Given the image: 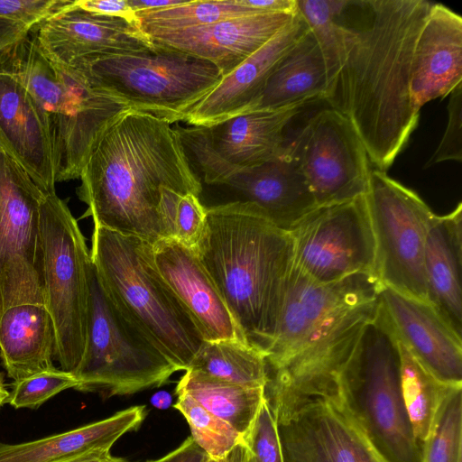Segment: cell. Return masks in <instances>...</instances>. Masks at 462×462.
Segmentation results:
<instances>
[{"label": "cell", "mask_w": 462, "mask_h": 462, "mask_svg": "<svg viewBox=\"0 0 462 462\" xmlns=\"http://www.w3.org/2000/svg\"><path fill=\"white\" fill-rule=\"evenodd\" d=\"M432 5L426 0L360 1V22L349 24L344 13L339 19L324 101L351 122L380 171L390 168L419 122L411 65Z\"/></svg>", "instance_id": "1"}, {"label": "cell", "mask_w": 462, "mask_h": 462, "mask_svg": "<svg viewBox=\"0 0 462 462\" xmlns=\"http://www.w3.org/2000/svg\"><path fill=\"white\" fill-rule=\"evenodd\" d=\"M83 217L94 226L150 244L166 239L162 189L199 196L202 186L172 124L124 108L97 133L80 172Z\"/></svg>", "instance_id": "2"}, {"label": "cell", "mask_w": 462, "mask_h": 462, "mask_svg": "<svg viewBox=\"0 0 462 462\" xmlns=\"http://www.w3.org/2000/svg\"><path fill=\"white\" fill-rule=\"evenodd\" d=\"M245 341L266 356L278 329L293 265L291 237L254 204L207 208L194 248Z\"/></svg>", "instance_id": "3"}, {"label": "cell", "mask_w": 462, "mask_h": 462, "mask_svg": "<svg viewBox=\"0 0 462 462\" xmlns=\"http://www.w3.org/2000/svg\"><path fill=\"white\" fill-rule=\"evenodd\" d=\"M151 245L94 226L89 253L99 282L116 309L179 371H186L205 340L156 271Z\"/></svg>", "instance_id": "4"}, {"label": "cell", "mask_w": 462, "mask_h": 462, "mask_svg": "<svg viewBox=\"0 0 462 462\" xmlns=\"http://www.w3.org/2000/svg\"><path fill=\"white\" fill-rule=\"evenodd\" d=\"M0 64L25 85L47 117L56 182L78 179L97 133L123 110L69 66L51 61L30 32L0 53Z\"/></svg>", "instance_id": "5"}, {"label": "cell", "mask_w": 462, "mask_h": 462, "mask_svg": "<svg viewBox=\"0 0 462 462\" xmlns=\"http://www.w3.org/2000/svg\"><path fill=\"white\" fill-rule=\"evenodd\" d=\"M67 66L93 91L171 124L181 121L223 78L207 60L161 47L88 57Z\"/></svg>", "instance_id": "6"}, {"label": "cell", "mask_w": 462, "mask_h": 462, "mask_svg": "<svg viewBox=\"0 0 462 462\" xmlns=\"http://www.w3.org/2000/svg\"><path fill=\"white\" fill-rule=\"evenodd\" d=\"M339 395L384 462H421L401 388L396 338L377 305L341 373Z\"/></svg>", "instance_id": "7"}, {"label": "cell", "mask_w": 462, "mask_h": 462, "mask_svg": "<svg viewBox=\"0 0 462 462\" xmlns=\"http://www.w3.org/2000/svg\"><path fill=\"white\" fill-rule=\"evenodd\" d=\"M177 371L116 309L91 261L86 347L71 373L75 389L104 397L129 395L162 385Z\"/></svg>", "instance_id": "8"}, {"label": "cell", "mask_w": 462, "mask_h": 462, "mask_svg": "<svg viewBox=\"0 0 462 462\" xmlns=\"http://www.w3.org/2000/svg\"><path fill=\"white\" fill-rule=\"evenodd\" d=\"M40 223L44 306L55 327V360L61 370L72 373L86 347L90 253L78 221L56 192L42 199Z\"/></svg>", "instance_id": "9"}, {"label": "cell", "mask_w": 462, "mask_h": 462, "mask_svg": "<svg viewBox=\"0 0 462 462\" xmlns=\"http://www.w3.org/2000/svg\"><path fill=\"white\" fill-rule=\"evenodd\" d=\"M377 305L378 296L339 310L289 356L267 365L265 398L278 423L313 400L339 395L341 373Z\"/></svg>", "instance_id": "10"}, {"label": "cell", "mask_w": 462, "mask_h": 462, "mask_svg": "<svg viewBox=\"0 0 462 462\" xmlns=\"http://www.w3.org/2000/svg\"><path fill=\"white\" fill-rule=\"evenodd\" d=\"M365 200L375 241L374 276L387 286L429 301L425 244L435 213L412 189L371 169Z\"/></svg>", "instance_id": "11"}, {"label": "cell", "mask_w": 462, "mask_h": 462, "mask_svg": "<svg viewBox=\"0 0 462 462\" xmlns=\"http://www.w3.org/2000/svg\"><path fill=\"white\" fill-rule=\"evenodd\" d=\"M45 195L0 149V318L16 305L44 304L40 206Z\"/></svg>", "instance_id": "12"}, {"label": "cell", "mask_w": 462, "mask_h": 462, "mask_svg": "<svg viewBox=\"0 0 462 462\" xmlns=\"http://www.w3.org/2000/svg\"><path fill=\"white\" fill-rule=\"evenodd\" d=\"M294 265L311 280L374 275L375 241L365 195L316 207L290 231Z\"/></svg>", "instance_id": "13"}, {"label": "cell", "mask_w": 462, "mask_h": 462, "mask_svg": "<svg viewBox=\"0 0 462 462\" xmlns=\"http://www.w3.org/2000/svg\"><path fill=\"white\" fill-rule=\"evenodd\" d=\"M284 150L305 178L317 207L365 196L370 161L351 122L333 108L314 114Z\"/></svg>", "instance_id": "14"}, {"label": "cell", "mask_w": 462, "mask_h": 462, "mask_svg": "<svg viewBox=\"0 0 462 462\" xmlns=\"http://www.w3.org/2000/svg\"><path fill=\"white\" fill-rule=\"evenodd\" d=\"M278 429L283 462H384L340 395L306 403Z\"/></svg>", "instance_id": "15"}, {"label": "cell", "mask_w": 462, "mask_h": 462, "mask_svg": "<svg viewBox=\"0 0 462 462\" xmlns=\"http://www.w3.org/2000/svg\"><path fill=\"white\" fill-rule=\"evenodd\" d=\"M381 284L373 274H356L329 282H317L293 263L280 322L265 361L273 365L294 351L328 317L339 310L377 298Z\"/></svg>", "instance_id": "16"}, {"label": "cell", "mask_w": 462, "mask_h": 462, "mask_svg": "<svg viewBox=\"0 0 462 462\" xmlns=\"http://www.w3.org/2000/svg\"><path fill=\"white\" fill-rule=\"evenodd\" d=\"M378 304L390 329L437 380L462 385V336L428 301L381 286Z\"/></svg>", "instance_id": "17"}, {"label": "cell", "mask_w": 462, "mask_h": 462, "mask_svg": "<svg viewBox=\"0 0 462 462\" xmlns=\"http://www.w3.org/2000/svg\"><path fill=\"white\" fill-rule=\"evenodd\" d=\"M52 62H71L98 55L152 51L156 47L139 24L71 5L31 31Z\"/></svg>", "instance_id": "18"}, {"label": "cell", "mask_w": 462, "mask_h": 462, "mask_svg": "<svg viewBox=\"0 0 462 462\" xmlns=\"http://www.w3.org/2000/svg\"><path fill=\"white\" fill-rule=\"evenodd\" d=\"M309 30L298 10L292 20L183 115L188 125L211 127L257 108L277 65Z\"/></svg>", "instance_id": "19"}, {"label": "cell", "mask_w": 462, "mask_h": 462, "mask_svg": "<svg viewBox=\"0 0 462 462\" xmlns=\"http://www.w3.org/2000/svg\"><path fill=\"white\" fill-rule=\"evenodd\" d=\"M151 258L160 276L189 313L205 342H246L194 249L173 239H162L151 245Z\"/></svg>", "instance_id": "20"}, {"label": "cell", "mask_w": 462, "mask_h": 462, "mask_svg": "<svg viewBox=\"0 0 462 462\" xmlns=\"http://www.w3.org/2000/svg\"><path fill=\"white\" fill-rule=\"evenodd\" d=\"M0 149L45 193L55 192L53 146L43 111L23 81L0 64Z\"/></svg>", "instance_id": "21"}, {"label": "cell", "mask_w": 462, "mask_h": 462, "mask_svg": "<svg viewBox=\"0 0 462 462\" xmlns=\"http://www.w3.org/2000/svg\"><path fill=\"white\" fill-rule=\"evenodd\" d=\"M296 13L247 15L148 36L156 47L210 62L224 77L287 25Z\"/></svg>", "instance_id": "22"}, {"label": "cell", "mask_w": 462, "mask_h": 462, "mask_svg": "<svg viewBox=\"0 0 462 462\" xmlns=\"http://www.w3.org/2000/svg\"><path fill=\"white\" fill-rule=\"evenodd\" d=\"M462 83V18L448 7L433 3L417 38L410 91L415 107L445 97Z\"/></svg>", "instance_id": "23"}, {"label": "cell", "mask_w": 462, "mask_h": 462, "mask_svg": "<svg viewBox=\"0 0 462 462\" xmlns=\"http://www.w3.org/2000/svg\"><path fill=\"white\" fill-rule=\"evenodd\" d=\"M244 201L256 206L277 227L290 231L313 210V194L293 160L283 150L258 166L239 169L226 182Z\"/></svg>", "instance_id": "24"}, {"label": "cell", "mask_w": 462, "mask_h": 462, "mask_svg": "<svg viewBox=\"0 0 462 462\" xmlns=\"http://www.w3.org/2000/svg\"><path fill=\"white\" fill-rule=\"evenodd\" d=\"M306 106L257 109L204 128L218 156L237 169L252 168L282 153L285 129Z\"/></svg>", "instance_id": "25"}, {"label": "cell", "mask_w": 462, "mask_h": 462, "mask_svg": "<svg viewBox=\"0 0 462 462\" xmlns=\"http://www.w3.org/2000/svg\"><path fill=\"white\" fill-rule=\"evenodd\" d=\"M424 269L430 303L462 336V204L434 215L427 234Z\"/></svg>", "instance_id": "26"}, {"label": "cell", "mask_w": 462, "mask_h": 462, "mask_svg": "<svg viewBox=\"0 0 462 462\" xmlns=\"http://www.w3.org/2000/svg\"><path fill=\"white\" fill-rule=\"evenodd\" d=\"M0 356L14 382L55 368V327L44 304H20L3 313Z\"/></svg>", "instance_id": "27"}, {"label": "cell", "mask_w": 462, "mask_h": 462, "mask_svg": "<svg viewBox=\"0 0 462 462\" xmlns=\"http://www.w3.org/2000/svg\"><path fill=\"white\" fill-rule=\"evenodd\" d=\"M145 416V406H132L43 439L20 444L0 443V462H60L96 449L110 450L122 436L136 430Z\"/></svg>", "instance_id": "28"}, {"label": "cell", "mask_w": 462, "mask_h": 462, "mask_svg": "<svg viewBox=\"0 0 462 462\" xmlns=\"http://www.w3.org/2000/svg\"><path fill=\"white\" fill-rule=\"evenodd\" d=\"M327 88V62L309 29L269 77L255 110L280 109L324 100Z\"/></svg>", "instance_id": "29"}, {"label": "cell", "mask_w": 462, "mask_h": 462, "mask_svg": "<svg viewBox=\"0 0 462 462\" xmlns=\"http://www.w3.org/2000/svg\"><path fill=\"white\" fill-rule=\"evenodd\" d=\"M176 392L189 394L208 411L231 425L245 439L265 400L264 387H248L186 370Z\"/></svg>", "instance_id": "30"}, {"label": "cell", "mask_w": 462, "mask_h": 462, "mask_svg": "<svg viewBox=\"0 0 462 462\" xmlns=\"http://www.w3.org/2000/svg\"><path fill=\"white\" fill-rule=\"evenodd\" d=\"M188 370L248 387L268 381L264 355L241 340L205 342Z\"/></svg>", "instance_id": "31"}, {"label": "cell", "mask_w": 462, "mask_h": 462, "mask_svg": "<svg viewBox=\"0 0 462 462\" xmlns=\"http://www.w3.org/2000/svg\"><path fill=\"white\" fill-rule=\"evenodd\" d=\"M396 341L402 394L415 439L422 450L439 403L453 385L437 380L400 341Z\"/></svg>", "instance_id": "32"}, {"label": "cell", "mask_w": 462, "mask_h": 462, "mask_svg": "<svg viewBox=\"0 0 462 462\" xmlns=\"http://www.w3.org/2000/svg\"><path fill=\"white\" fill-rule=\"evenodd\" d=\"M140 27L148 35L180 31L247 15L263 14L246 0H198L152 11L135 13Z\"/></svg>", "instance_id": "33"}, {"label": "cell", "mask_w": 462, "mask_h": 462, "mask_svg": "<svg viewBox=\"0 0 462 462\" xmlns=\"http://www.w3.org/2000/svg\"><path fill=\"white\" fill-rule=\"evenodd\" d=\"M173 405L189 425L194 442L215 461H219L236 446L245 444L243 437L227 422L217 417L191 396L176 392Z\"/></svg>", "instance_id": "34"}, {"label": "cell", "mask_w": 462, "mask_h": 462, "mask_svg": "<svg viewBox=\"0 0 462 462\" xmlns=\"http://www.w3.org/2000/svg\"><path fill=\"white\" fill-rule=\"evenodd\" d=\"M421 462H462V385L451 386L440 402Z\"/></svg>", "instance_id": "35"}, {"label": "cell", "mask_w": 462, "mask_h": 462, "mask_svg": "<svg viewBox=\"0 0 462 462\" xmlns=\"http://www.w3.org/2000/svg\"><path fill=\"white\" fill-rule=\"evenodd\" d=\"M297 10L318 41L328 67V79L335 64L337 27L350 0H296Z\"/></svg>", "instance_id": "36"}, {"label": "cell", "mask_w": 462, "mask_h": 462, "mask_svg": "<svg viewBox=\"0 0 462 462\" xmlns=\"http://www.w3.org/2000/svg\"><path fill=\"white\" fill-rule=\"evenodd\" d=\"M77 386L71 373L55 367L14 382L6 402L16 409H37L57 393Z\"/></svg>", "instance_id": "37"}, {"label": "cell", "mask_w": 462, "mask_h": 462, "mask_svg": "<svg viewBox=\"0 0 462 462\" xmlns=\"http://www.w3.org/2000/svg\"><path fill=\"white\" fill-rule=\"evenodd\" d=\"M248 462H283L278 422L265 398L245 439Z\"/></svg>", "instance_id": "38"}, {"label": "cell", "mask_w": 462, "mask_h": 462, "mask_svg": "<svg viewBox=\"0 0 462 462\" xmlns=\"http://www.w3.org/2000/svg\"><path fill=\"white\" fill-rule=\"evenodd\" d=\"M207 208L192 193L179 194L173 212L172 239L194 249L200 240L206 225Z\"/></svg>", "instance_id": "39"}, {"label": "cell", "mask_w": 462, "mask_h": 462, "mask_svg": "<svg viewBox=\"0 0 462 462\" xmlns=\"http://www.w3.org/2000/svg\"><path fill=\"white\" fill-rule=\"evenodd\" d=\"M72 3L73 0H0V19L18 23L31 32Z\"/></svg>", "instance_id": "40"}, {"label": "cell", "mask_w": 462, "mask_h": 462, "mask_svg": "<svg viewBox=\"0 0 462 462\" xmlns=\"http://www.w3.org/2000/svg\"><path fill=\"white\" fill-rule=\"evenodd\" d=\"M462 83L450 93L448 105V120L446 130L438 147L425 168L447 161L461 162L462 159Z\"/></svg>", "instance_id": "41"}, {"label": "cell", "mask_w": 462, "mask_h": 462, "mask_svg": "<svg viewBox=\"0 0 462 462\" xmlns=\"http://www.w3.org/2000/svg\"><path fill=\"white\" fill-rule=\"evenodd\" d=\"M74 6L93 14L122 18L139 24L135 12L128 0H74Z\"/></svg>", "instance_id": "42"}, {"label": "cell", "mask_w": 462, "mask_h": 462, "mask_svg": "<svg viewBox=\"0 0 462 462\" xmlns=\"http://www.w3.org/2000/svg\"><path fill=\"white\" fill-rule=\"evenodd\" d=\"M209 457L191 437L165 456L146 462H207Z\"/></svg>", "instance_id": "43"}, {"label": "cell", "mask_w": 462, "mask_h": 462, "mask_svg": "<svg viewBox=\"0 0 462 462\" xmlns=\"http://www.w3.org/2000/svg\"><path fill=\"white\" fill-rule=\"evenodd\" d=\"M29 32L27 28L18 23L0 19V53L24 38Z\"/></svg>", "instance_id": "44"}, {"label": "cell", "mask_w": 462, "mask_h": 462, "mask_svg": "<svg viewBox=\"0 0 462 462\" xmlns=\"http://www.w3.org/2000/svg\"><path fill=\"white\" fill-rule=\"evenodd\" d=\"M185 0H128L132 9L135 12H144L171 7L180 5Z\"/></svg>", "instance_id": "45"}, {"label": "cell", "mask_w": 462, "mask_h": 462, "mask_svg": "<svg viewBox=\"0 0 462 462\" xmlns=\"http://www.w3.org/2000/svg\"><path fill=\"white\" fill-rule=\"evenodd\" d=\"M122 459L111 455L110 450L96 449L60 462H120Z\"/></svg>", "instance_id": "46"}, {"label": "cell", "mask_w": 462, "mask_h": 462, "mask_svg": "<svg viewBox=\"0 0 462 462\" xmlns=\"http://www.w3.org/2000/svg\"><path fill=\"white\" fill-rule=\"evenodd\" d=\"M217 462H248V449L245 444H240Z\"/></svg>", "instance_id": "47"}, {"label": "cell", "mask_w": 462, "mask_h": 462, "mask_svg": "<svg viewBox=\"0 0 462 462\" xmlns=\"http://www.w3.org/2000/svg\"><path fill=\"white\" fill-rule=\"evenodd\" d=\"M166 393H159L153 397V402L156 406L162 408L168 405L171 398Z\"/></svg>", "instance_id": "48"}, {"label": "cell", "mask_w": 462, "mask_h": 462, "mask_svg": "<svg viewBox=\"0 0 462 462\" xmlns=\"http://www.w3.org/2000/svg\"><path fill=\"white\" fill-rule=\"evenodd\" d=\"M9 392L6 390L3 377L0 374V408L7 402Z\"/></svg>", "instance_id": "49"}, {"label": "cell", "mask_w": 462, "mask_h": 462, "mask_svg": "<svg viewBox=\"0 0 462 462\" xmlns=\"http://www.w3.org/2000/svg\"><path fill=\"white\" fill-rule=\"evenodd\" d=\"M207 462H217V461H215V460H212V459L208 458Z\"/></svg>", "instance_id": "50"}, {"label": "cell", "mask_w": 462, "mask_h": 462, "mask_svg": "<svg viewBox=\"0 0 462 462\" xmlns=\"http://www.w3.org/2000/svg\"><path fill=\"white\" fill-rule=\"evenodd\" d=\"M120 462H128V461H125V460L122 459Z\"/></svg>", "instance_id": "51"}]
</instances>
